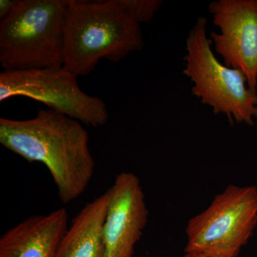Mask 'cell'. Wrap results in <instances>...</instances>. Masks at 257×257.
I'll use <instances>...</instances> for the list:
<instances>
[{
    "label": "cell",
    "mask_w": 257,
    "mask_h": 257,
    "mask_svg": "<svg viewBox=\"0 0 257 257\" xmlns=\"http://www.w3.org/2000/svg\"><path fill=\"white\" fill-rule=\"evenodd\" d=\"M119 3L140 25L150 23L163 4L161 0H119Z\"/></svg>",
    "instance_id": "cell-11"
},
{
    "label": "cell",
    "mask_w": 257,
    "mask_h": 257,
    "mask_svg": "<svg viewBox=\"0 0 257 257\" xmlns=\"http://www.w3.org/2000/svg\"><path fill=\"white\" fill-rule=\"evenodd\" d=\"M19 0H1L0 1V20L8 16L18 5Z\"/></svg>",
    "instance_id": "cell-12"
},
{
    "label": "cell",
    "mask_w": 257,
    "mask_h": 257,
    "mask_svg": "<svg viewBox=\"0 0 257 257\" xmlns=\"http://www.w3.org/2000/svg\"><path fill=\"white\" fill-rule=\"evenodd\" d=\"M183 257H209L199 253H186Z\"/></svg>",
    "instance_id": "cell-13"
},
{
    "label": "cell",
    "mask_w": 257,
    "mask_h": 257,
    "mask_svg": "<svg viewBox=\"0 0 257 257\" xmlns=\"http://www.w3.org/2000/svg\"><path fill=\"white\" fill-rule=\"evenodd\" d=\"M110 189L87 203L61 240L56 257H104V224Z\"/></svg>",
    "instance_id": "cell-10"
},
{
    "label": "cell",
    "mask_w": 257,
    "mask_h": 257,
    "mask_svg": "<svg viewBox=\"0 0 257 257\" xmlns=\"http://www.w3.org/2000/svg\"><path fill=\"white\" fill-rule=\"evenodd\" d=\"M143 46L140 24L119 0H69L63 66L72 73L87 75L101 59L120 62Z\"/></svg>",
    "instance_id": "cell-2"
},
{
    "label": "cell",
    "mask_w": 257,
    "mask_h": 257,
    "mask_svg": "<svg viewBox=\"0 0 257 257\" xmlns=\"http://www.w3.org/2000/svg\"><path fill=\"white\" fill-rule=\"evenodd\" d=\"M89 134L82 123L52 109L32 119L0 118V143L30 163L46 166L64 204L85 192L95 170Z\"/></svg>",
    "instance_id": "cell-1"
},
{
    "label": "cell",
    "mask_w": 257,
    "mask_h": 257,
    "mask_svg": "<svg viewBox=\"0 0 257 257\" xmlns=\"http://www.w3.org/2000/svg\"><path fill=\"white\" fill-rule=\"evenodd\" d=\"M207 19L198 18L186 42L183 73L194 82L193 95L211 106L214 114L227 116L230 123L253 124L257 92L248 87L239 69L229 68L216 59L207 35Z\"/></svg>",
    "instance_id": "cell-4"
},
{
    "label": "cell",
    "mask_w": 257,
    "mask_h": 257,
    "mask_svg": "<svg viewBox=\"0 0 257 257\" xmlns=\"http://www.w3.org/2000/svg\"><path fill=\"white\" fill-rule=\"evenodd\" d=\"M104 224V257H133L148 221L143 187L138 176L121 172L110 188Z\"/></svg>",
    "instance_id": "cell-8"
},
{
    "label": "cell",
    "mask_w": 257,
    "mask_h": 257,
    "mask_svg": "<svg viewBox=\"0 0 257 257\" xmlns=\"http://www.w3.org/2000/svg\"><path fill=\"white\" fill-rule=\"evenodd\" d=\"M213 23L214 50L229 68L239 69L251 90L257 88V0H217L209 5Z\"/></svg>",
    "instance_id": "cell-7"
},
{
    "label": "cell",
    "mask_w": 257,
    "mask_h": 257,
    "mask_svg": "<svg viewBox=\"0 0 257 257\" xmlns=\"http://www.w3.org/2000/svg\"><path fill=\"white\" fill-rule=\"evenodd\" d=\"M257 226V187L228 186L186 227L185 253L236 257Z\"/></svg>",
    "instance_id": "cell-5"
},
{
    "label": "cell",
    "mask_w": 257,
    "mask_h": 257,
    "mask_svg": "<svg viewBox=\"0 0 257 257\" xmlns=\"http://www.w3.org/2000/svg\"><path fill=\"white\" fill-rule=\"evenodd\" d=\"M253 117H256L257 119V106L255 107L254 112H253Z\"/></svg>",
    "instance_id": "cell-14"
},
{
    "label": "cell",
    "mask_w": 257,
    "mask_h": 257,
    "mask_svg": "<svg viewBox=\"0 0 257 257\" xmlns=\"http://www.w3.org/2000/svg\"><path fill=\"white\" fill-rule=\"evenodd\" d=\"M69 0H19L0 20V63L4 71L64 64V25Z\"/></svg>",
    "instance_id": "cell-3"
},
{
    "label": "cell",
    "mask_w": 257,
    "mask_h": 257,
    "mask_svg": "<svg viewBox=\"0 0 257 257\" xmlns=\"http://www.w3.org/2000/svg\"><path fill=\"white\" fill-rule=\"evenodd\" d=\"M77 77L64 66L3 71L0 73V101L25 96L88 126H103L109 119L106 103L83 92Z\"/></svg>",
    "instance_id": "cell-6"
},
{
    "label": "cell",
    "mask_w": 257,
    "mask_h": 257,
    "mask_svg": "<svg viewBox=\"0 0 257 257\" xmlns=\"http://www.w3.org/2000/svg\"><path fill=\"white\" fill-rule=\"evenodd\" d=\"M67 229L64 207L29 216L0 237V257H56Z\"/></svg>",
    "instance_id": "cell-9"
}]
</instances>
